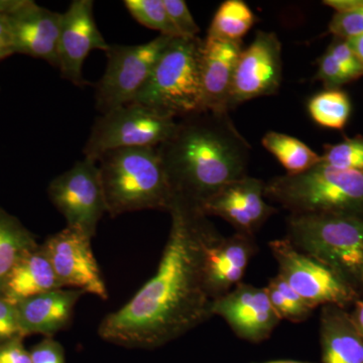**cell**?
I'll return each mask as SVG.
<instances>
[{"mask_svg":"<svg viewBox=\"0 0 363 363\" xmlns=\"http://www.w3.org/2000/svg\"><path fill=\"white\" fill-rule=\"evenodd\" d=\"M255 21L257 18L247 2L226 0L217 9L207 35L231 42H242L243 37Z\"/></svg>","mask_w":363,"mask_h":363,"instance_id":"24","label":"cell"},{"mask_svg":"<svg viewBox=\"0 0 363 363\" xmlns=\"http://www.w3.org/2000/svg\"><path fill=\"white\" fill-rule=\"evenodd\" d=\"M250 150L228 111H210L181 117L157 147L173 201L199 210L227 184L247 176Z\"/></svg>","mask_w":363,"mask_h":363,"instance_id":"2","label":"cell"},{"mask_svg":"<svg viewBox=\"0 0 363 363\" xmlns=\"http://www.w3.org/2000/svg\"><path fill=\"white\" fill-rule=\"evenodd\" d=\"M164 7L172 23L175 26L181 38L191 39L200 33L199 26L196 23L190 9L183 0H164Z\"/></svg>","mask_w":363,"mask_h":363,"instance_id":"30","label":"cell"},{"mask_svg":"<svg viewBox=\"0 0 363 363\" xmlns=\"http://www.w3.org/2000/svg\"><path fill=\"white\" fill-rule=\"evenodd\" d=\"M0 38L9 40V25L6 16L0 13Z\"/></svg>","mask_w":363,"mask_h":363,"instance_id":"40","label":"cell"},{"mask_svg":"<svg viewBox=\"0 0 363 363\" xmlns=\"http://www.w3.org/2000/svg\"><path fill=\"white\" fill-rule=\"evenodd\" d=\"M252 363H314V362H300V360H292V359H279V360H271V362H252Z\"/></svg>","mask_w":363,"mask_h":363,"instance_id":"41","label":"cell"},{"mask_svg":"<svg viewBox=\"0 0 363 363\" xmlns=\"http://www.w3.org/2000/svg\"><path fill=\"white\" fill-rule=\"evenodd\" d=\"M38 247L33 233L0 208V294L16 264Z\"/></svg>","mask_w":363,"mask_h":363,"instance_id":"22","label":"cell"},{"mask_svg":"<svg viewBox=\"0 0 363 363\" xmlns=\"http://www.w3.org/2000/svg\"><path fill=\"white\" fill-rule=\"evenodd\" d=\"M264 197L290 214H340L363 217V173L318 164L297 175L266 182Z\"/></svg>","mask_w":363,"mask_h":363,"instance_id":"4","label":"cell"},{"mask_svg":"<svg viewBox=\"0 0 363 363\" xmlns=\"http://www.w3.org/2000/svg\"><path fill=\"white\" fill-rule=\"evenodd\" d=\"M107 213L168 211L173 195L157 147L111 150L97 160Z\"/></svg>","mask_w":363,"mask_h":363,"instance_id":"3","label":"cell"},{"mask_svg":"<svg viewBox=\"0 0 363 363\" xmlns=\"http://www.w3.org/2000/svg\"><path fill=\"white\" fill-rule=\"evenodd\" d=\"M308 111L320 126L342 130L350 119V97L340 89L325 90L313 96L308 104Z\"/></svg>","mask_w":363,"mask_h":363,"instance_id":"25","label":"cell"},{"mask_svg":"<svg viewBox=\"0 0 363 363\" xmlns=\"http://www.w3.org/2000/svg\"><path fill=\"white\" fill-rule=\"evenodd\" d=\"M242 50V42L207 35L202 52L200 111L229 112L234 73Z\"/></svg>","mask_w":363,"mask_h":363,"instance_id":"18","label":"cell"},{"mask_svg":"<svg viewBox=\"0 0 363 363\" xmlns=\"http://www.w3.org/2000/svg\"><path fill=\"white\" fill-rule=\"evenodd\" d=\"M13 54H14V52L11 42L0 38V61L7 58V57L11 56V55Z\"/></svg>","mask_w":363,"mask_h":363,"instance_id":"39","label":"cell"},{"mask_svg":"<svg viewBox=\"0 0 363 363\" xmlns=\"http://www.w3.org/2000/svg\"><path fill=\"white\" fill-rule=\"evenodd\" d=\"M320 341L322 363H363V339L345 309L322 307Z\"/></svg>","mask_w":363,"mask_h":363,"instance_id":"20","label":"cell"},{"mask_svg":"<svg viewBox=\"0 0 363 363\" xmlns=\"http://www.w3.org/2000/svg\"><path fill=\"white\" fill-rule=\"evenodd\" d=\"M328 51L337 60L352 80L363 76V65L347 40L338 39L329 47Z\"/></svg>","mask_w":363,"mask_h":363,"instance_id":"33","label":"cell"},{"mask_svg":"<svg viewBox=\"0 0 363 363\" xmlns=\"http://www.w3.org/2000/svg\"><path fill=\"white\" fill-rule=\"evenodd\" d=\"M329 32L342 40H350L362 35L363 6L354 11L334 14L329 25Z\"/></svg>","mask_w":363,"mask_h":363,"instance_id":"31","label":"cell"},{"mask_svg":"<svg viewBox=\"0 0 363 363\" xmlns=\"http://www.w3.org/2000/svg\"><path fill=\"white\" fill-rule=\"evenodd\" d=\"M346 40H347L351 49H352L353 52L357 54L358 59L360 60V62H362L363 65V33L362 35H358V37L352 38V39Z\"/></svg>","mask_w":363,"mask_h":363,"instance_id":"38","label":"cell"},{"mask_svg":"<svg viewBox=\"0 0 363 363\" xmlns=\"http://www.w3.org/2000/svg\"><path fill=\"white\" fill-rule=\"evenodd\" d=\"M48 195L67 226L94 238L100 219L107 213L97 161L84 157L76 162L52 180Z\"/></svg>","mask_w":363,"mask_h":363,"instance_id":"10","label":"cell"},{"mask_svg":"<svg viewBox=\"0 0 363 363\" xmlns=\"http://www.w3.org/2000/svg\"><path fill=\"white\" fill-rule=\"evenodd\" d=\"M0 13L6 16L14 54L20 52L44 60L59 69L61 13L38 6L30 0L0 1Z\"/></svg>","mask_w":363,"mask_h":363,"instance_id":"11","label":"cell"},{"mask_svg":"<svg viewBox=\"0 0 363 363\" xmlns=\"http://www.w3.org/2000/svg\"><path fill=\"white\" fill-rule=\"evenodd\" d=\"M257 250L255 236L238 233L228 238L219 234L210 243L205 257V276L208 291L214 301L242 283Z\"/></svg>","mask_w":363,"mask_h":363,"instance_id":"17","label":"cell"},{"mask_svg":"<svg viewBox=\"0 0 363 363\" xmlns=\"http://www.w3.org/2000/svg\"><path fill=\"white\" fill-rule=\"evenodd\" d=\"M92 0H74L61 13L58 43L59 70L62 77L82 87L83 64L91 52H106L107 44L95 21Z\"/></svg>","mask_w":363,"mask_h":363,"instance_id":"14","label":"cell"},{"mask_svg":"<svg viewBox=\"0 0 363 363\" xmlns=\"http://www.w3.org/2000/svg\"><path fill=\"white\" fill-rule=\"evenodd\" d=\"M283 79L281 44L274 33L257 32L242 50L229 98V111L255 98L276 94Z\"/></svg>","mask_w":363,"mask_h":363,"instance_id":"12","label":"cell"},{"mask_svg":"<svg viewBox=\"0 0 363 363\" xmlns=\"http://www.w3.org/2000/svg\"><path fill=\"white\" fill-rule=\"evenodd\" d=\"M85 294L75 289H58L40 294L16 305L23 335L52 337L71 323L79 298Z\"/></svg>","mask_w":363,"mask_h":363,"instance_id":"19","label":"cell"},{"mask_svg":"<svg viewBox=\"0 0 363 363\" xmlns=\"http://www.w3.org/2000/svg\"><path fill=\"white\" fill-rule=\"evenodd\" d=\"M33 363H65L61 344L52 337L45 338L30 351Z\"/></svg>","mask_w":363,"mask_h":363,"instance_id":"34","label":"cell"},{"mask_svg":"<svg viewBox=\"0 0 363 363\" xmlns=\"http://www.w3.org/2000/svg\"><path fill=\"white\" fill-rule=\"evenodd\" d=\"M124 6L140 25L162 35L181 38L167 13L164 0H125Z\"/></svg>","mask_w":363,"mask_h":363,"instance_id":"27","label":"cell"},{"mask_svg":"<svg viewBox=\"0 0 363 363\" xmlns=\"http://www.w3.org/2000/svg\"><path fill=\"white\" fill-rule=\"evenodd\" d=\"M204 40L174 38L133 102L177 118L201 109Z\"/></svg>","mask_w":363,"mask_h":363,"instance_id":"6","label":"cell"},{"mask_svg":"<svg viewBox=\"0 0 363 363\" xmlns=\"http://www.w3.org/2000/svg\"><path fill=\"white\" fill-rule=\"evenodd\" d=\"M264 289L274 311L281 320L301 323L311 316L313 309L279 274L269 279Z\"/></svg>","mask_w":363,"mask_h":363,"instance_id":"26","label":"cell"},{"mask_svg":"<svg viewBox=\"0 0 363 363\" xmlns=\"http://www.w3.org/2000/svg\"><path fill=\"white\" fill-rule=\"evenodd\" d=\"M353 306H354V309L350 313L351 321L363 339V290L362 296Z\"/></svg>","mask_w":363,"mask_h":363,"instance_id":"37","label":"cell"},{"mask_svg":"<svg viewBox=\"0 0 363 363\" xmlns=\"http://www.w3.org/2000/svg\"><path fill=\"white\" fill-rule=\"evenodd\" d=\"M23 337L18 308L0 294V346Z\"/></svg>","mask_w":363,"mask_h":363,"instance_id":"32","label":"cell"},{"mask_svg":"<svg viewBox=\"0 0 363 363\" xmlns=\"http://www.w3.org/2000/svg\"><path fill=\"white\" fill-rule=\"evenodd\" d=\"M264 149L274 156L289 175L304 173L321 162V156L298 138L269 131L262 138Z\"/></svg>","mask_w":363,"mask_h":363,"instance_id":"23","label":"cell"},{"mask_svg":"<svg viewBox=\"0 0 363 363\" xmlns=\"http://www.w3.org/2000/svg\"><path fill=\"white\" fill-rule=\"evenodd\" d=\"M266 182L247 176L230 182L200 208L206 216H217L231 224L236 233L255 236L278 210L264 201Z\"/></svg>","mask_w":363,"mask_h":363,"instance_id":"16","label":"cell"},{"mask_svg":"<svg viewBox=\"0 0 363 363\" xmlns=\"http://www.w3.org/2000/svg\"><path fill=\"white\" fill-rule=\"evenodd\" d=\"M176 128L174 117L130 102L98 117L83 154L97 161L101 155L113 150L159 147L173 135Z\"/></svg>","mask_w":363,"mask_h":363,"instance_id":"7","label":"cell"},{"mask_svg":"<svg viewBox=\"0 0 363 363\" xmlns=\"http://www.w3.org/2000/svg\"><path fill=\"white\" fill-rule=\"evenodd\" d=\"M174 38L160 35L145 44L109 45L106 70L95 90L97 111L104 114L133 102Z\"/></svg>","mask_w":363,"mask_h":363,"instance_id":"9","label":"cell"},{"mask_svg":"<svg viewBox=\"0 0 363 363\" xmlns=\"http://www.w3.org/2000/svg\"><path fill=\"white\" fill-rule=\"evenodd\" d=\"M269 247L278 262L279 276L311 309L333 305L346 310L362 296L337 272L311 255L300 252L288 238L272 240Z\"/></svg>","mask_w":363,"mask_h":363,"instance_id":"8","label":"cell"},{"mask_svg":"<svg viewBox=\"0 0 363 363\" xmlns=\"http://www.w3.org/2000/svg\"><path fill=\"white\" fill-rule=\"evenodd\" d=\"M323 4L335 9L336 13H346L362 6L363 0H325Z\"/></svg>","mask_w":363,"mask_h":363,"instance_id":"36","label":"cell"},{"mask_svg":"<svg viewBox=\"0 0 363 363\" xmlns=\"http://www.w3.org/2000/svg\"><path fill=\"white\" fill-rule=\"evenodd\" d=\"M321 164L344 171L363 173V138H347L327 147L321 156Z\"/></svg>","mask_w":363,"mask_h":363,"instance_id":"28","label":"cell"},{"mask_svg":"<svg viewBox=\"0 0 363 363\" xmlns=\"http://www.w3.org/2000/svg\"><path fill=\"white\" fill-rule=\"evenodd\" d=\"M316 79L323 83L326 90L339 89L353 81L328 50L318 62Z\"/></svg>","mask_w":363,"mask_h":363,"instance_id":"29","label":"cell"},{"mask_svg":"<svg viewBox=\"0 0 363 363\" xmlns=\"http://www.w3.org/2000/svg\"><path fill=\"white\" fill-rule=\"evenodd\" d=\"M286 238L363 290V217L340 214H290Z\"/></svg>","mask_w":363,"mask_h":363,"instance_id":"5","label":"cell"},{"mask_svg":"<svg viewBox=\"0 0 363 363\" xmlns=\"http://www.w3.org/2000/svg\"><path fill=\"white\" fill-rule=\"evenodd\" d=\"M169 213L171 229L156 274L99 325L98 334L108 342L160 347L213 317L205 257L220 233L197 208L173 201Z\"/></svg>","mask_w":363,"mask_h":363,"instance_id":"1","label":"cell"},{"mask_svg":"<svg viewBox=\"0 0 363 363\" xmlns=\"http://www.w3.org/2000/svg\"><path fill=\"white\" fill-rule=\"evenodd\" d=\"M212 315L223 318L238 337L252 343L267 340L281 321L266 289L245 283L216 298Z\"/></svg>","mask_w":363,"mask_h":363,"instance_id":"15","label":"cell"},{"mask_svg":"<svg viewBox=\"0 0 363 363\" xmlns=\"http://www.w3.org/2000/svg\"><path fill=\"white\" fill-rule=\"evenodd\" d=\"M23 339H16L0 346V363H33L30 352L26 350Z\"/></svg>","mask_w":363,"mask_h":363,"instance_id":"35","label":"cell"},{"mask_svg":"<svg viewBox=\"0 0 363 363\" xmlns=\"http://www.w3.org/2000/svg\"><path fill=\"white\" fill-rule=\"evenodd\" d=\"M91 240L92 238L82 231L66 226L48 238L43 247L63 288L75 289L106 300L108 293Z\"/></svg>","mask_w":363,"mask_h":363,"instance_id":"13","label":"cell"},{"mask_svg":"<svg viewBox=\"0 0 363 363\" xmlns=\"http://www.w3.org/2000/svg\"><path fill=\"white\" fill-rule=\"evenodd\" d=\"M63 289L43 245L28 252L9 274L1 295L13 305L40 294Z\"/></svg>","mask_w":363,"mask_h":363,"instance_id":"21","label":"cell"}]
</instances>
